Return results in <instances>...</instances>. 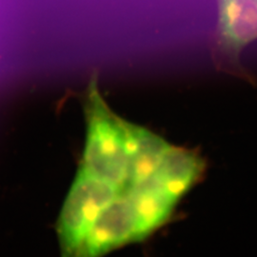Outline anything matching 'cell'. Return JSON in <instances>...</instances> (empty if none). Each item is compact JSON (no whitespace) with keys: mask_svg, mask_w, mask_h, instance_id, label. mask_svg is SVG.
I'll return each mask as SVG.
<instances>
[{"mask_svg":"<svg viewBox=\"0 0 257 257\" xmlns=\"http://www.w3.org/2000/svg\"><path fill=\"white\" fill-rule=\"evenodd\" d=\"M127 130L128 179L127 187L139 183L155 172L170 144L155 133L125 121Z\"/></svg>","mask_w":257,"mask_h":257,"instance_id":"5b68a950","label":"cell"},{"mask_svg":"<svg viewBox=\"0 0 257 257\" xmlns=\"http://www.w3.org/2000/svg\"><path fill=\"white\" fill-rule=\"evenodd\" d=\"M204 168V162L197 154L171 145L153 176L165 190L179 199L196 183Z\"/></svg>","mask_w":257,"mask_h":257,"instance_id":"52a82bcc","label":"cell"},{"mask_svg":"<svg viewBox=\"0 0 257 257\" xmlns=\"http://www.w3.org/2000/svg\"><path fill=\"white\" fill-rule=\"evenodd\" d=\"M121 193L79 168L57 221L61 257H74L96 217Z\"/></svg>","mask_w":257,"mask_h":257,"instance_id":"7a4b0ae2","label":"cell"},{"mask_svg":"<svg viewBox=\"0 0 257 257\" xmlns=\"http://www.w3.org/2000/svg\"><path fill=\"white\" fill-rule=\"evenodd\" d=\"M143 238L137 212L122 192L96 217L74 257H102Z\"/></svg>","mask_w":257,"mask_h":257,"instance_id":"3957f363","label":"cell"},{"mask_svg":"<svg viewBox=\"0 0 257 257\" xmlns=\"http://www.w3.org/2000/svg\"><path fill=\"white\" fill-rule=\"evenodd\" d=\"M84 111L87 133L80 169L124 192L128 179L126 120L110 110L96 77L88 85Z\"/></svg>","mask_w":257,"mask_h":257,"instance_id":"6da1fadb","label":"cell"},{"mask_svg":"<svg viewBox=\"0 0 257 257\" xmlns=\"http://www.w3.org/2000/svg\"><path fill=\"white\" fill-rule=\"evenodd\" d=\"M218 1V45L227 55L236 57L257 40V0Z\"/></svg>","mask_w":257,"mask_h":257,"instance_id":"277c9868","label":"cell"},{"mask_svg":"<svg viewBox=\"0 0 257 257\" xmlns=\"http://www.w3.org/2000/svg\"><path fill=\"white\" fill-rule=\"evenodd\" d=\"M137 212L144 238L165 223L179 200L151 175L124 191Z\"/></svg>","mask_w":257,"mask_h":257,"instance_id":"8992f818","label":"cell"}]
</instances>
